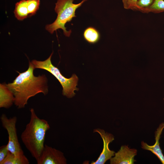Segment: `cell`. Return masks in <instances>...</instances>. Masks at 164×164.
Wrapping results in <instances>:
<instances>
[{
  "label": "cell",
  "instance_id": "2e32d148",
  "mask_svg": "<svg viewBox=\"0 0 164 164\" xmlns=\"http://www.w3.org/2000/svg\"><path fill=\"white\" fill-rule=\"evenodd\" d=\"M29 16L35 14L39 8V0H27Z\"/></svg>",
  "mask_w": 164,
  "mask_h": 164
},
{
  "label": "cell",
  "instance_id": "7c38bea8",
  "mask_svg": "<svg viewBox=\"0 0 164 164\" xmlns=\"http://www.w3.org/2000/svg\"><path fill=\"white\" fill-rule=\"evenodd\" d=\"M28 159L23 154L15 155L9 151L4 160L0 164H29Z\"/></svg>",
  "mask_w": 164,
  "mask_h": 164
},
{
  "label": "cell",
  "instance_id": "ba28073f",
  "mask_svg": "<svg viewBox=\"0 0 164 164\" xmlns=\"http://www.w3.org/2000/svg\"><path fill=\"white\" fill-rule=\"evenodd\" d=\"M137 150L130 149L128 145H122L114 157L110 159L111 164H132L136 161L134 159L137 155Z\"/></svg>",
  "mask_w": 164,
  "mask_h": 164
},
{
  "label": "cell",
  "instance_id": "9c48e42d",
  "mask_svg": "<svg viewBox=\"0 0 164 164\" xmlns=\"http://www.w3.org/2000/svg\"><path fill=\"white\" fill-rule=\"evenodd\" d=\"M164 128V122L160 124L155 132V142L152 145H149L144 141L141 142V147L145 150L151 152L159 159L162 164H164V156L159 146V140Z\"/></svg>",
  "mask_w": 164,
  "mask_h": 164
},
{
  "label": "cell",
  "instance_id": "5b68a950",
  "mask_svg": "<svg viewBox=\"0 0 164 164\" xmlns=\"http://www.w3.org/2000/svg\"><path fill=\"white\" fill-rule=\"evenodd\" d=\"M0 120L2 126L6 130L8 135L7 145L9 151L15 155L24 154L17 135V117L14 116L8 118L5 114H2L0 117Z\"/></svg>",
  "mask_w": 164,
  "mask_h": 164
},
{
  "label": "cell",
  "instance_id": "30bf717a",
  "mask_svg": "<svg viewBox=\"0 0 164 164\" xmlns=\"http://www.w3.org/2000/svg\"><path fill=\"white\" fill-rule=\"evenodd\" d=\"M0 89V108H8L14 103V96L5 84H1Z\"/></svg>",
  "mask_w": 164,
  "mask_h": 164
},
{
  "label": "cell",
  "instance_id": "4fadbf2b",
  "mask_svg": "<svg viewBox=\"0 0 164 164\" xmlns=\"http://www.w3.org/2000/svg\"><path fill=\"white\" fill-rule=\"evenodd\" d=\"M84 39L90 44L97 43L100 38L99 32L95 28L90 26L86 28L83 33Z\"/></svg>",
  "mask_w": 164,
  "mask_h": 164
},
{
  "label": "cell",
  "instance_id": "8992f818",
  "mask_svg": "<svg viewBox=\"0 0 164 164\" xmlns=\"http://www.w3.org/2000/svg\"><path fill=\"white\" fill-rule=\"evenodd\" d=\"M37 164H66L67 159L63 153L54 148L45 145Z\"/></svg>",
  "mask_w": 164,
  "mask_h": 164
},
{
  "label": "cell",
  "instance_id": "7a4b0ae2",
  "mask_svg": "<svg viewBox=\"0 0 164 164\" xmlns=\"http://www.w3.org/2000/svg\"><path fill=\"white\" fill-rule=\"evenodd\" d=\"M30 111V120L22 132L21 138L26 149L37 160L44 149L46 133L50 127L47 121L37 115L33 108Z\"/></svg>",
  "mask_w": 164,
  "mask_h": 164
},
{
  "label": "cell",
  "instance_id": "5bb4252c",
  "mask_svg": "<svg viewBox=\"0 0 164 164\" xmlns=\"http://www.w3.org/2000/svg\"><path fill=\"white\" fill-rule=\"evenodd\" d=\"M164 11V1L155 0L147 10V13L152 12L158 13Z\"/></svg>",
  "mask_w": 164,
  "mask_h": 164
},
{
  "label": "cell",
  "instance_id": "9a60e30c",
  "mask_svg": "<svg viewBox=\"0 0 164 164\" xmlns=\"http://www.w3.org/2000/svg\"><path fill=\"white\" fill-rule=\"evenodd\" d=\"M155 0H138L136 4L137 10L147 13L148 9Z\"/></svg>",
  "mask_w": 164,
  "mask_h": 164
},
{
  "label": "cell",
  "instance_id": "8fae6325",
  "mask_svg": "<svg viewBox=\"0 0 164 164\" xmlns=\"http://www.w3.org/2000/svg\"><path fill=\"white\" fill-rule=\"evenodd\" d=\"M14 13L16 18L20 21L29 16L27 0H21L16 3Z\"/></svg>",
  "mask_w": 164,
  "mask_h": 164
},
{
  "label": "cell",
  "instance_id": "52a82bcc",
  "mask_svg": "<svg viewBox=\"0 0 164 164\" xmlns=\"http://www.w3.org/2000/svg\"><path fill=\"white\" fill-rule=\"evenodd\" d=\"M94 132H97L100 135L103 142V148L97 159L95 161H92L91 164H104L114 155V151L110 150L109 148L110 143L114 140V136L112 134L100 128L94 129Z\"/></svg>",
  "mask_w": 164,
  "mask_h": 164
},
{
  "label": "cell",
  "instance_id": "277c9868",
  "mask_svg": "<svg viewBox=\"0 0 164 164\" xmlns=\"http://www.w3.org/2000/svg\"><path fill=\"white\" fill-rule=\"evenodd\" d=\"M52 52L50 56L43 61L33 60L31 62L35 68H39L45 70L53 75L60 82L63 87L62 94L68 98L73 97L75 94V91H78L77 87L78 78L74 74L70 78L63 76L59 70L55 67L52 63L51 60L53 54Z\"/></svg>",
  "mask_w": 164,
  "mask_h": 164
},
{
  "label": "cell",
  "instance_id": "6da1fadb",
  "mask_svg": "<svg viewBox=\"0 0 164 164\" xmlns=\"http://www.w3.org/2000/svg\"><path fill=\"white\" fill-rule=\"evenodd\" d=\"M35 68L29 62L28 69L19 73L12 82L5 84L15 97L14 103L18 109L24 108L29 99L37 94L42 93L44 95L48 93L47 79L45 75L35 76Z\"/></svg>",
  "mask_w": 164,
  "mask_h": 164
},
{
  "label": "cell",
  "instance_id": "3957f363",
  "mask_svg": "<svg viewBox=\"0 0 164 164\" xmlns=\"http://www.w3.org/2000/svg\"><path fill=\"white\" fill-rule=\"evenodd\" d=\"M74 0H58L55 4V11L57 14L56 19L52 23L46 25V30L51 34L58 29L63 30L64 35L69 37L71 31H67L65 27L66 24L70 22L76 17L75 12L87 0H83L77 4L73 3Z\"/></svg>",
  "mask_w": 164,
  "mask_h": 164
},
{
  "label": "cell",
  "instance_id": "e0dca14e",
  "mask_svg": "<svg viewBox=\"0 0 164 164\" xmlns=\"http://www.w3.org/2000/svg\"><path fill=\"white\" fill-rule=\"evenodd\" d=\"M138 0H122L123 6L126 9L137 10L136 4Z\"/></svg>",
  "mask_w": 164,
  "mask_h": 164
},
{
  "label": "cell",
  "instance_id": "ac0fdd59",
  "mask_svg": "<svg viewBox=\"0 0 164 164\" xmlns=\"http://www.w3.org/2000/svg\"><path fill=\"white\" fill-rule=\"evenodd\" d=\"M9 152L7 144L1 146L0 148V163L5 158Z\"/></svg>",
  "mask_w": 164,
  "mask_h": 164
}]
</instances>
